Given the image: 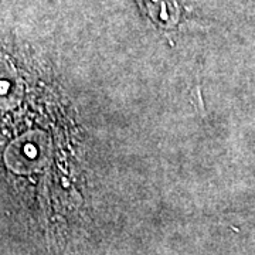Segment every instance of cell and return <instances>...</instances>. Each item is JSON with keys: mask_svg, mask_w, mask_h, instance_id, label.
<instances>
[{"mask_svg": "<svg viewBox=\"0 0 255 255\" xmlns=\"http://www.w3.org/2000/svg\"><path fill=\"white\" fill-rule=\"evenodd\" d=\"M40 147L30 137L20 139L10 146L7 152V162L16 170H28L33 164L38 162Z\"/></svg>", "mask_w": 255, "mask_h": 255, "instance_id": "cell-1", "label": "cell"}, {"mask_svg": "<svg viewBox=\"0 0 255 255\" xmlns=\"http://www.w3.org/2000/svg\"><path fill=\"white\" fill-rule=\"evenodd\" d=\"M13 91H14L13 77L4 70L3 71L0 70V100L9 98L10 95H13Z\"/></svg>", "mask_w": 255, "mask_h": 255, "instance_id": "cell-2", "label": "cell"}]
</instances>
